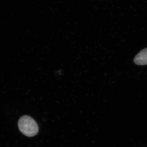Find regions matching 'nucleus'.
<instances>
[{
    "instance_id": "2",
    "label": "nucleus",
    "mask_w": 147,
    "mask_h": 147,
    "mask_svg": "<svg viewBox=\"0 0 147 147\" xmlns=\"http://www.w3.org/2000/svg\"><path fill=\"white\" fill-rule=\"evenodd\" d=\"M134 63L138 65H147V48L142 50L134 58Z\"/></svg>"
},
{
    "instance_id": "1",
    "label": "nucleus",
    "mask_w": 147,
    "mask_h": 147,
    "mask_svg": "<svg viewBox=\"0 0 147 147\" xmlns=\"http://www.w3.org/2000/svg\"><path fill=\"white\" fill-rule=\"evenodd\" d=\"M18 125L20 131L27 137L35 136L38 131V127L36 122L29 116L21 117L18 121Z\"/></svg>"
}]
</instances>
